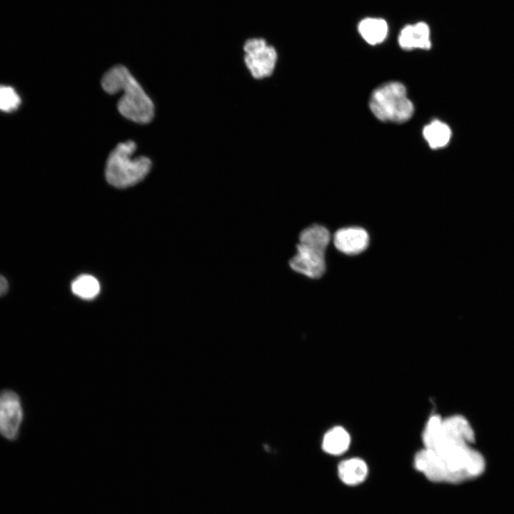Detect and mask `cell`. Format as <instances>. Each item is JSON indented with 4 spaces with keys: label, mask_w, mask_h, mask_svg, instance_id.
Instances as JSON below:
<instances>
[{
    "label": "cell",
    "mask_w": 514,
    "mask_h": 514,
    "mask_svg": "<svg viewBox=\"0 0 514 514\" xmlns=\"http://www.w3.org/2000/svg\"><path fill=\"white\" fill-rule=\"evenodd\" d=\"M136 148V143L130 140L119 143L110 153L105 168V177L109 184L126 188L140 182L148 174L151 161L142 156L132 158Z\"/></svg>",
    "instance_id": "277c9868"
},
{
    "label": "cell",
    "mask_w": 514,
    "mask_h": 514,
    "mask_svg": "<svg viewBox=\"0 0 514 514\" xmlns=\"http://www.w3.org/2000/svg\"><path fill=\"white\" fill-rule=\"evenodd\" d=\"M20 99L13 88L0 86V110L11 111L17 108Z\"/></svg>",
    "instance_id": "9a60e30c"
},
{
    "label": "cell",
    "mask_w": 514,
    "mask_h": 514,
    "mask_svg": "<svg viewBox=\"0 0 514 514\" xmlns=\"http://www.w3.org/2000/svg\"><path fill=\"white\" fill-rule=\"evenodd\" d=\"M331 239L330 231L322 225L303 228L298 235L296 253L288 261L290 268L311 279L321 278L326 272L325 254Z\"/></svg>",
    "instance_id": "3957f363"
},
{
    "label": "cell",
    "mask_w": 514,
    "mask_h": 514,
    "mask_svg": "<svg viewBox=\"0 0 514 514\" xmlns=\"http://www.w3.org/2000/svg\"><path fill=\"white\" fill-rule=\"evenodd\" d=\"M338 473L342 482L346 485H355L365 480L368 475V466L361 458H349L339 464Z\"/></svg>",
    "instance_id": "30bf717a"
},
{
    "label": "cell",
    "mask_w": 514,
    "mask_h": 514,
    "mask_svg": "<svg viewBox=\"0 0 514 514\" xmlns=\"http://www.w3.org/2000/svg\"><path fill=\"white\" fill-rule=\"evenodd\" d=\"M71 291L77 296L84 299H92L100 291L98 280L90 275H82L71 283Z\"/></svg>",
    "instance_id": "5bb4252c"
},
{
    "label": "cell",
    "mask_w": 514,
    "mask_h": 514,
    "mask_svg": "<svg viewBox=\"0 0 514 514\" xmlns=\"http://www.w3.org/2000/svg\"><path fill=\"white\" fill-rule=\"evenodd\" d=\"M369 106L377 119L386 122H405L414 112L405 87L398 81L387 82L376 88L371 96Z\"/></svg>",
    "instance_id": "5b68a950"
},
{
    "label": "cell",
    "mask_w": 514,
    "mask_h": 514,
    "mask_svg": "<svg viewBox=\"0 0 514 514\" xmlns=\"http://www.w3.org/2000/svg\"><path fill=\"white\" fill-rule=\"evenodd\" d=\"M473 444L463 440H442L433 449L418 451L414 466L433 482L460 483L473 480L483 473L486 465Z\"/></svg>",
    "instance_id": "6da1fadb"
},
{
    "label": "cell",
    "mask_w": 514,
    "mask_h": 514,
    "mask_svg": "<svg viewBox=\"0 0 514 514\" xmlns=\"http://www.w3.org/2000/svg\"><path fill=\"white\" fill-rule=\"evenodd\" d=\"M398 43L404 50L429 49L431 43L428 26L425 23L420 22L405 26L399 34Z\"/></svg>",
    "instance_id": "9c48e42d"
},
{
    "label": "cell",
    "mask_w": 514,
    "mask_h": 514,
    "mask_svg": "<svg viewBox=\"0 0 514 514\" xmlns=\"http://www.w3.org/2000/svg\"><path fill=\"white\" fill-rule=\"evenodd\" d=\"M101 86L109 94L123 91L117 108L125 118L141 124L153 119L152 101L124 66L118 64L109 69L101 79Z\"/></svg>",
    "instance_id": "7a4b0ae2"
},
{
    "label": "cell",
    "mask_w": 514,
    "mask_h": 514,
    "mask_svg": "<svg viewBox=\"0 0 514 514\" xmlns=\"http://www.w3.org/2000/svg\"><path fill=\"white\" fill-rule=\"evenodd\" d=\"M23 418L20 399L11 390L0 393V434L8 440L16 438Z\"/></svg>",
    "instance_id": "52a82bcc"
},
{
    "label": "cell",
    "mask_w": 514,
    "mask_h": 514,
    "mask_svg": "<svg viewBox=\"0 0 514 514\" xmlns=\"http://www.w3.org/2000/svg\"><path fill=\"white\" fill-rule=\"evenodd\" d=\"M423 135L430 147L436 149L443 148L448 143L451 137V130L445 123L434 120L423 128Z\"/></svg>",
    "instance_id": "4fadbf2b"
},
{
    "label": "cell",
    "mask_w": 514,
    "mask_h": 514,
    "mask_svg": "<svg viewBox=\"0 0 514 514\" xmlns=\"http://www.w3.org/2000/svg\"><path fill=\"white\" fill-rule=\"evenodd\" d=\"M9 289V283L4 276L0 275V297L6 294Z\"/></svg>",
    "instance_id": "2e32d148"
},
{
    "label": "cell",
    "mask_w": 514,
    "mask_h": 514,
    "mask_svg": "<svg viewBox=\"0 0 514 514\" xmlns=\"http://www.w3.org/2000/svg\"><path fill=\"white\" fill-rule=\"evenodd\" d=\"M337 250L349 256L364 251L369 244V235L363 228L352 226L338 229L333 236Z\"/></svg>",
    "instance_id": "ba28073f"
},
{
    "label": "cell",
    "mask_w": 514,
    "mask_h": 514,
    "mask_svg": "<svg viewBox=\"0 0 514 514\" xmlns=\"http://www.w3.org/2000/svg\"><path fill=\"white\" fill-rule=\"evenodd\" d=\"M358 31L363 39L371 45L383 42L387 36L388 27L381 19L367 18L358 24Z\"/></svg>",
    "instance_id": "8fae6325"
},
{
    "label": "cell",
    "mask_w": 514,
    "mask_h": 514,
    "mask_svg": "<svg viewBox=\"0 0 514 514\" xmlns=\"http://www.w3.org/2000/svg\"><path fill=\"white\" fill-rule=\"evenodd\" d=\"M351 443L349 433L343 428L336 426L329 430L324 435L322 448L331 455H341L346 452Z\"/></svg>",
    "instance_id": "7c38bea8"
},
{
    "label": "cell",
    "mask_w": 514,
    "mask_h": 514,
    "mask_svg": "<svg viewBox=\"0 0 514 514\" xmlns=\"http://www.w3.org/2000/svg\"><path fill=\"white\" fill-rule=\"evenodd\" d=\"M243 51L246 66L254 79H262L273 74L278 57L273 46L262 39H252L245 43Z\"/></svg>",
    "instance_id": "8992f818"
}]
</instances>
